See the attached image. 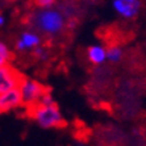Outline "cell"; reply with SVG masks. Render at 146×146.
Instances as JSON below:
<instances>
[{
    "label": "cell",
    "mask_w": 146,
    "mask_h": 146,
    "mask_svg": "<svg viewBox=\"0 0 146 146\" xmlns=\"http://www.w3.org/2000/svg\"><path fill=\"white\" fill-rule=\"evenodd\" d=\"M29 115L34 120V122L42 129H57L63 128L66 124L63 115L61 113L57 104L53 106H36L29 108Z\"/></svg>",
    "instance_id": "1"
},
{
    "label": "cell",
    "mask_w": 146,
    "mask_h": 146,
    "mask_svg": "<svg viewBox=\"0 0 146 146\" xmlns=\"http://www.w3.org/2000/svg\"><path fill=\"white\" fill-rule=\"evenodd\" d=\"M34 24L41 32L46 34H57L63 29L65 25V17L61 12L53 9L42 11L34 17Z\"/></svg>",
    "instance_id": "2"
},
{
    "label": "cell",
    "mask_w": 146,
    "mask_h": 146,
    "mask_svg": "<svg viewBox=\"0 0 146 146\" xmlns=\"http://www.w3.org/2000/svg\"><path fill=\"white\" fill-rule=\"evenodd\" d=\"M19 88H20L21 98H23V106H27L28 108L36 106L40 102V99L49 91L42 83L28 78L24 79Z\"/></svg>",
    "instance_id": "3"
},
{
    "label": "cell",
    "mask_w": 146,
    "mask_h": 146,
    "mask_svg": "<svg viewBox=\"0 0 146 146\" xmlns=\"http://www.w3.org/2000/svg\"><path fill=\"white\" fill-rule=\"evenodd\" d=\"M24 79V75L11 65L0 67V95H3L11 90L19 88Z\"/></svg>",
    "instance_id": "4"
},
{
    "label": "cell",
    "mask_w": 146,
    "mask_h": 146,
    "mask_svg": "<svg viewBox=\"0 0 146 146\" xmlns=\"http://www.w3.org/2000/svg\"><path fill=\"white\" fill-rule=\"evenodd\" d=\"M23 106L20 88H15L0 95V113H7Z\"/></svg>",
    "instance_id": "5"
},
{
    "label": "cell",
    "mask_w": 146,
    "mask_h": 146,
    "mask_svg": "<svg viewBox=\"0 0 146 146\" xmlns=\"http://www.w3.org/2000/svg\"><path fill=\"white\" fill-rule=\"evenodd\" d=\"M115 8L124 17L132 19L138 13L139 0H115Z\"/></svg>",
    "instance_id": "6"
},
{
    "label": "cell",
    "mask_w": 146,
    "mask_h": 146,
    "mask_svg": "<svg viewBox=\"0 0 146 146\" xmlns=\"http://www.w3.org/2000/svg\"><path fill=\"white\" fill-rule=\"evenodd\" d=\"M38 44H40V37L37 34L32 33V32H25L21 36L20 41L17 42V49L19 50H27V49L36 48Z\"/></svg>",
    "instance_id": "7"
},
{
    "label": "cell",
    "mask_w": 146,
    "mask_h": 146,
    "mask_svg": "<svg viewBox=\"0 0 146 146\" xmlns=\"http://www.w3.org/2000/svg\"><path fill=\"white\" fill-rule=\"evenodd\" d=\"M87 57H88L90 62H92V63L102 65L107 59V50L102 46H91L87 50Z\"/></svg>",
    "instance_id": "8"
},
{
    "label": "cell",
    "mask_w": 146,
    "mask_h": 146,
    "mask_svg": "<svg viewBox=\"0 0 146 146\" xmlns=\"http://www.w3.org/2000/svg\"><path fill=\"white\" fill-rule=\"evenodd\" d=\"M107 50V59H109L111 62L113 63H117V62L121 59L122 57V50L119 48V46H116V45H112V46H109Z\"/></svg>",
    "instance_id": "9"
},
{
    "label": "cell",
    "mask_w": 146,
    "mask_h": 146,
    "mask_svg": "<svg viewBox=\"0 0 146 146\" xmlns=\"http://www.w3.org/2000/svg\"><path fill=\"white\" fill-rule=\"evenodd\" d=\"M31 3L33 4V7L44 9V8H50L55 3V0H31Z\"/></svg>",
    "instance_id": "10"
},
{
    "label": "cell",
    "mask_w": 146,
    "mask_h": 146,
    "mask_svg": "<svg viewBox=\"0 0 146 146\" xmlns=\"http://www.w3.org/2000/svg\"><path fill=\"white\" fill-rule=\"evenodd\" d=\"M0 54L7 58L8 61H12V58H13V55H12V53L9 51V49H8L3 42H0Z\"/></svg>",
    "instance_id": "11"
},
{
    "label": "cell",
    "mask_w": 146,
    "mask_h": 146,
    "mask_svg": "<svg viewBox=\"0 0 146 146\" xmlns=\"http://www.w3.org/2000/svg\"><path fill=\"white\" fill-rule=\"evenodd\" d=\"M5 65H9V61H8L5 57H3V55L0 54V67H3V66Z\"/></svg>",
    "instance_id": "12"
},
{
    "label": "cell",
    "mask_w": 146,
    "mask_h": 146,
    "mask_svg": "<svg viewBox=\"0 0 146 146\" xmlns=\"http://www.w3.org/2000/svg\"><path fill=\"white\" fill-rule=\"evenodd\" d=\"M3 24H4V19L0 16V25H3Z\"/></svg>",
    "instance_id": "13"
},
{
    "label": "cell",
    "mask_w": 146,
    "mask_h": 146,
    "mask_svg": "<svg viewBox=\"0 0 146 146\" xmlns=\"http://www.w3.org/2000/svg\"><path fill=\"white\" fill-rule=\"evenodd\" d=\"M8 1H17V0H8Z\"/></svg>",
    "instance_id": "14"
}]
</instances>
